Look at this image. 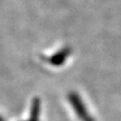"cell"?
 I'll use <instances>...</instances> for the list:
<instances>
[{
    "mask_svg": "<svg viewBox=\"0 0 121 121\" xmlns=\"http://www.w3.org/2000/svg\"><path fill=\"white\" fill-rule=\"evenodd\" d=\"M68 100L74 110L78 118L82 121H94L92 118L82 98L76 92H71L68 95Z\"/></svg>",
    "mask_w": 121,
    "mask_h": 121,
    "instance_id": "6da1fadb",
    "label": "cell"
},
{
    "mask_svg": "<svg viewBox=\"0 0 121 121\" xmlns=\"http://www.w3.org/2000/svg\"><path fill=\"white\" fill-rule=\"evenodd\" d=\"M67 55H68L67 51L58 52L55 56L50 57V59H49L50 65H55V66H60V65H62L63 63L65 61V59L67 58Z\"/></svg>",
    "mask_w": 121,
    "mask_h": 121,
    "instance_id": "7a4b0ae2",
    "label": "cell"
}]
</instances>
